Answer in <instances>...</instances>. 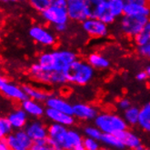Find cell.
Returning a JSON list of instances; mask_svg holds the SVG:
<instances>
[{"mask_svg": "<svg viewBox=\"0 0 150 150\" xmlns=\"http://www.w3.org/2000/svg\"><path fill=\"white\" fill-rule=\"evenodd\" d=\"M76 59L77 55L72 50L57 49L42 53L38 57V62L43 68L47 70L64 72L68 65Z\"/></svg>", "mask_w": 150, "mask_h": 150, "instance_id": "obj_1", "label": "cell"}, {"mask_svg": "<svg viewBox=\"0 0 150 150\" xmlns=\"http://www.w3.org/2000/svg\"><path fill=\"white\" fill-rule=\"evenodd\" d=\"M68 83L85 86L89 83L95 75V68L87 61L76 59L68 65L64 71Z\"/></svg>", "mask_w": 150, "mask_h": 150, "instance_id": "obj_2", "label": "cell"}, {"mask_svg": "<svg viewBox=\"0 0 150 150\" xmlns=\"http://www.w3.org/2000/svg\"><path fill=\"white\" fill-rule=\"evenodd\" d=\"M95 125L103 133L117 135L121 131L128 127L127 123L119 115L112 112H102L94 120Z\"/></svg>", "mask_w": 150, "mask_h": 150, "instance_id": "obj_3", "label": "cell"}, {"mask_svg": "<svg viewBox=\"0 0 150 150\" xmlns=\"http://www.w3.org/2000/svg\"><path fill=\"white\" fill-rule=\"evenodd\" d=\"M29 72L31 76L39 83L53 85V86H60L67 83V79L64 72L59 71H50L43 68L38 62L34 63L30 68Z\"/></svg>", "mask_w": 150, "mask_h": 150, "instance_id": "obj_4", "label": "cell"}, {"mask_svg": "<svg viewBox=\"0 0 150 150\" xmlns=\"http://www.w3.org/2000/svg\"><path fill=\"white\" fill-rule=\"evenodd\" d=\"M148 20L149 17L144 16L124 15L120 17L119 28L125 36L135 38L143 30Z\"/></svg>", "mask_w": 150, "mask_h": 150, "instance_id": "obj_5", "label": "cell"}, {"mask_svg": "<svg viewBox=\"0 0 150 150\" xmlns=\"http://www.w3.org/2000/svg\"><path fill=\"white\" fill-rule=\"evenodd\" d=\"M47 130V137L53 150H70L67 127L58 124V123H52L48 126Z\"/></svg>", "mask_w": 150, "mask_h": 150, "instance_id": "obj_6", "label": "cell"}, {"mask_svg": "<svg viewBox=\"0 0 150 150\" xmlns=\"http://www.w3.org/2000/svg\"><path fill=\"white\" fill-rule=\"evenodd\" d=\"M81 26L85 33L94 38H105L108 35V25L98 17H87L81 23Z\"/></svg>", "mask_w": 150, "mask_h": 150, "instance_id": "obj_7", "label": "cell"}, {"mask_svg": "<svg viewBox=\"0 0 150 150\" xmlns=\"http://www.w3.org/2000/svg\"><path fill=\"white\" fill-rule=\"evenodd\" d=\"M0 90H1L5 98L11 100L22 102L25 99L28 98L23 86L21 87L10 82L8 79H6L4 76L0 78Z\"/></svg>", "mask_w": 150, "mask_h": 150, "instance_id": "obj_8", "label": "cell"}, {"mask_svg": "<svg viewBox=\"0 0 150 150\" xmlns=\"http://www.w3.org/2000/svg\"><path fill=\"white\" fill-rule=\"evenodd\" d=\"M42 18L50 25L67 24L69 20L67 7L50 5L46 10L41 13Z\"/></svg>", "mask_w": 150, "mask_h": 150, "instance_id": "obj_9", "label": "cell"}, {"mask_svg": "<svg viewBox=\"0 0 150 150\" xmlns=\"http://www.w3.org/2000/svg\"><path fill=\"white\" fill-rule=\"evenodd\" d=\"M28 34L30 38L38 44L45 47H51L55 45L57 38L55 35L45 26L39 25H33L30 28Z\"/></svg>", "mask_w": 150, "mask_h": 150, "instance_id": "obj_10", "label": "cell"}, {"mask_svg": "<svg viewBox=\"0 0 150 150\" xmlns=\"http://www.w3.org/2000/svg\"><path fill=\"white\" fill-rule=\"evenodd\" d=\"M67 10L69 19L82 23L87 18L85 0H67Z\"/></svg>", "mask_w": 150, "mask_h": 150, "instance_id": "obj_11", "label": "cell"}, {"mask_svg": "<svg viewBox=\"0 0 150 150\" xmlns=\"http://www.w3.org/2000/svg\"><path fill=\"white\" fill-rule=\"evenodd\" d=\"M98 114V109L91 105L86 103H77L73 105V116L79 120L94 121Z\"/></svg>", "mask_w": 150, "mask_h": 150, "instance_id": "obj_12", "label": "cell"}, {"mask_svg": "<svg viewBox=\"0 0 150 150\" xmlns=\"http://www.w3.org/2000/svg\"><path fill=\"white\" fill-rule=\"evenodd\" d=\"M45 116L52 123H58V124L64 125L67 127L74 125L76 118L73 115H70L57 109H53L50 108H47Z\"/></svg>", "mask_w": 150, "mask_h": 150, "instance_id": "obj_13", "label": "cell"}, {"mask_svg": "<svg viewBox=\"0 0 150 150\" xmlns=\"http://www.w3.org/2000/svg\"><path fill=\"white\" fill-rule=\"evenodd\" d=\"M137 54L146 59H150V31L143 28L135 38Z\"/></svg>", "mask_w": 150, "mask_h": 150, "instance_id": "obj_14", "label": "cell"}, {"mask_svg": "<svg viewBox=\"0 0 150 150\" xmlns=\"http://www.w3.org/2000/svg\"><path fill=\"white\" fill-rule=\"evenodd\" d=\"M28 136L32 138L33 141H38L41 139H45L48 137L47 127L43 124L41 121L33 120L28 122L25 127L24 128Z\"/></svg>", "mask_w": 150, "mask_h": 150, "instance_id": "obj_15", "label": "cell"}, {"mask_svg": "<svg viewBox=\"0 0 150 150\" xmlns=\"http://www.w3.org/2000/svg\"><path fill=\"white\" fill-rule=\"evenodd\" d=\"M117 136L120 137L126 148L136 150H142L144 148L140 137L127 128L121 131L120 133L117 134Z\"/></svg>", "mask_w": 150, "mask_h": 150, "instance_id": "obj_16", "label": "cell"}, {"mask_svg": "<svg viewBox=\"0 0 150 150\" xmlns=\"http://www.w3.org/2000/svg\"><path fill=\"white\" fill-rule=\"evenodd\" d=\"M47 108L57 109L70 115H73V105L70 104L67 100L57 96H49L45 102Z\"/></svg>", "mask_w": 150, "mask_h": 150, "instance_id": "obj_17", "label": "cell"}, {"mask_svg": "<svg viewBox=\"0 0 150 150\" xmlns=\"http://www.w3.org/2000/svg\"><path fill=\"white\" fill-rule=\"evenodd\" d=\"M37 100H34L31 98H26L21 102V108L28 113V116L38 118L43 117L46 113V109L44 108L43 105Z\"/></svg>", "mask_w": 150, "mask_h": 150, "instance_id": "obj_18", "label": "cell"}, {"mask_svg": "<svg viewBox=\"0 0 150 150\" xmlns=\"http://www.w3.org/2000/svg\"><path fill=\"white\" fill-rule=\"evenodd\" d=\"M28 113L22 108H20L12 111L7 116V118L9 119L14 130H19L24 129L28 124Z\"/></svg>", "mask_w": 150, "mask_h": 150, "instance_id": "obj_19", "label": "cell"}, {"mask_svg": "<svg viewBox=\"0 0 150 150\" xmlns=\"http://www.w3.org/2000/svg\"><path fill=\"white\" fill-rule=\"evenodd\" d=\"M125 15L130 16H150V6L147 5H138V4H132L126 3L125 6Z\"/></svg>", "mask_w": 150, "mask_h": 150, "instance_id": "obj_20", "label": "cell"}, {"mask_svg": "<svg viewBox=\"0 0 150 150\" xmlns=\"http://www.w3.org/2000/svg\"><path fill=\"white\" fill-rule=\"evenodd\" d=\"M87 62L89 63L95 69L104 70L108 69L110 67V61L105 56L99 54V53H91L87 57Z\"/></svg>", "mask_w": 150, "mask_h": 150, "instance_id": "obj_21", "label": "cell"}, {"mask_svg": "<svg viewBox=\"0 0 150 150\" xmlns=\"http://www.w3.org/2000/svg\"><path fill=\"white\" fill-rule=\"evenodd\" d=\"M137 126L144 132L150 133V102H147L140 108Z\"/></svg>", "mask_w": 150, "mask_h": 150, "instance_id": "obj_22", "label": "cell"}, {"mask_svg": "<svg viewBox=\"0 0 150 150\" xmlns=\"http://www.w3.org/2000/svg\"><path fill=\"white\" fill-rule=\"evenodd\" d=\"M96 17L108 25L114 24L117 19V17L110 12L108 5V1H103L100 4L98 9V12H96Z\"/></svg>", "mask_w": 150, "mask_h": 150, "instance_id": "obj_23", "label": "cell"}, {"mask_svg": "<svg viewBox=\"0 0 150 150\" xmlns=\"http://www.w3.org/2000/svg\"><path fill=\"white\" fill-rule=\"evenodd\" d=\"M100 142L105 146L113 149H124L126 148L124 144L121 141L120 137L116 134H105L103 133Z\"/></svg>", "mask_w": 150, "mask_h": 150, "instance_id": "obj_24", "label": "cell"}, {"mask_svg": "<svg viewBox=\"0 0 150 150\" xmlns=\"http://www.w3.org/2000/svg\"><path fill=\"white\" fill-rule=\"evenodd\" d=\"M23 88L25 92L26 93V95H28V98L37 100L38 102H46L49 96V95L47 92L38 89V88H36L35 86H32L29 85L23 86Z\"/></svg>", "mask_w": 150, "mask_h": 150, "instance_id": "obj_25", "label": "cell"}, {"mask_svg": "<svg viewBox=\"0 0 150 150\" xmlns=\"http://www.w3.org/2000/svg\"><path fill=\"white\" fill-rule=\"evenodd\" d=\"M139 112H140V108H138L137 107H133V105H131L129 108L124 111V116H123V117H124V119L126 120L128 126L130 127L137 126L138 118H139Z\"/></svg>", "mask_w": 150, "mask_h": 150, "instance_id": "obj_26", "label": "cell"}, {"mask_svg": "<svg viewBox=\"0 0 150 150\" xmlns=\"http://www.w3.org/2000/svg\"><path fill=\"white\" fill-rule=\"evenodd\" d=\"M126 0H108V5L110 12L117 17L120 18L122 16H124Z\"/></svg>", "mask_w": 150, "mask_h": 150, "instance_id": "obj_27", "label": "cell"}, {"mask_svg": "<svg viewBox=\"0 0 150 150\" xmlns=\"http://www.w3.org/2000/svg\"><path fill=\"white\" fill-rule=\"evenodd\" d=\"M87 17H96V12L103 0H85Z\"/></svg>", "mask_w": 150, "mask_h": 150, "instance_id": "obj_28", "label": "cell"}, {"mask_svg": "<svg viewBox=\"0 0 150 150\" xmlns=\"http://www.w3.org/2000/svg\"><path fill=\"white\" fill-rule=\"evenodd\" d=\"M13 127L9 119L6 117H1L0 118V137L4 138L13 133Z\"/></svg>", "mask_w": 150, "mask_h": 150, "instance_id": "obj_29", "label": "cell"}, {"mask_svg": "<svg viewBox=\"0 0 150 150\" xmlns=\"http://www.w3.org/2000/svg\"><path fill=\"white\" fill-rule=\"evenodd\" d=\"M28 2L32 8L39 13H42L44 10H46L51 5L50 0H28Z\"/></svg>", "mask_w": 150, "mask_h": 150, "instance_id": "obj_30", "label": "cell"}, {"mask_svg": "<svg viewBox=\"0 0 150 150\" xmlns=\"http://www.w3.org/2000/svg\"><path fill=\"white\" fill-rule=\"evenodd\" d=\"M84 133L86 135V137H89L95 139H98L100 141L101 137L103 135V132L96 127L95 126H87L84 128Z\"/></svg>", "mask_w": 150, "mask_h": 150, "instance_id": "obj_31", "label": "cell"}, {"mask_svg": "<svg viewBox=\"0 0 150 150\" xmlns=\"http://www.w3.org/2000/svg\"><path fill=\"white\" fill-rule=\"evenodd\" d=\"M5 139L7 142L8 146H9L10 150H24L21 143L19 142L18 138L16 137V136L15 135L14 132H13L12 134L8 135L7 137H6Z\"/></svg>", "mask_w": 150, "mask_h": 150, "instance_id": "obj_32", "label": "cell"}, {"mask_svg": "<svg viewBox=\"0 0 150 150\" xmlns=\"http://www.w3.org/2000/svg\"><path fill=\"white\" fill-rule=\"evenodd\" d=\"M31 149L32 150H53V147L49 142L48 137H47L45 139L34 141Z\"/></svg>", "mask_w": 150, "mask_h": 150, "instance_id": "obj_33", "label": "cell"}, {"mask_svg": "<svg viewBox=\"0 0 150 150\" xmlns=\"http://www.w3.org/2000/svg\"><path fill=\"white\" fill-rule=\"evenodd\" d=\"M83 145H84L85 150H98L100 148L99 140L89 137H84Z\"/></svg>", "mask_w": 150, "mask_h": 150, "instance_id": "obj_34", "label": "cell"}, {"mask_svg": "<svg viewBox=\"0 0 150 150\" xmlns=\"http://www.w3.org/2000/svg\"><path fill=\"white\" fill-rule=\"evenodd\" d=\"M131 102H130V100L129 99H127V98H122V99H120L119 101H118V103H117V108H118V109L119 110H121V111H125V110H127V108H129L130 107H131Z\"/></svg>", "mask_w": 150, "mask_h": 150, "instance_id": "obj_35", "label": "cell"}, {"mask_svg": "<svg viewBox=\"0 0 150 150\" xmlns=\"http://www.w3.org/2000/svg\"><path fill=\"white\" fill-rule=\"evenodd\" d=\"M136 78H137V80L139 81V82H144L148 78V76H147V74H146V72L145 71V70H143V71H139L137 74Z\"/></svg>", "mask_w": 150, "mask_h": 150, "instance_id": "obj_36", "label": "cell"}, {"mask_svg": "<svg viewBox=\"0 0 150 150\" xmlns=\"http://www.w3.org/2000/svg\"><path fill=\"white\" fill-rule=\"evenodd\" d=\"M54 29L57 33H64L67 29V24H58L54 25Z\"/></svg>", "mask_w": 150, "mask_h": 150, "instance_id": "obj_37", "label": "cell"}, {"mask_svg": "<svg viewBox=\"0 0 150 150\" xmlns=\"http://www.w3.org/2000/svg\"><path fill=\"white\" fill-rule=\"evenodd\" d=\"M50 4H51L52 6L67 7V0H50Z\"/></svg>", "mask_w": 150, "mask_h": 150, "instance_id": "obj_38", "label": "cell"}, {"mask_svg": "<svg viewBox=\"0 0 150 150\" xmlns=\"http://www.w3.org/2000/svg\"><path fill=\"white\" fill-rule=\"evenodd\" d=\"M9 149H10L9 146H8L5 137L1 138V140H0V150H9Z\"/></svg>", "mask_w": 150, "mask_h": 150, "instance_id": "obj_39", "label": "cell"}, {"mask_svg": "<svg viewBox=\"0 0 150 150\" xmlns=\"http://www.w3.org/2000/svg\"><path fill=\"white\" fill-rule=\"evenodd\" d=\"M127 3L138 4V5H147V0H126Z\"/></svg>", "mask_w": 150, "mask_h": 150, "instance_id": "obj_40", "label": "cell"}, {"mask_svg": "<svg viewBox=\"0 0 150 150\" xmlns=\"http://www.w3.org/2000/svg\"><path fill=\"white\" fill-rule=\"evenodd\" d=\"M145 71L146 72V74H147V76H148V78H150V65L147 66V67H146Z\"/></svg>", "mask_w": 150, "mask_h": 150, "instance_id": "obj_41", "label": "cell"}, {"mask_svg": "<svg viewBox=\"0 0 150 150\" xmlns=\"http://www.w3.org/2000/svg\"><path fill=\"white\" fill-rule=\"evenodd\" d=\"M1 1L4 3H7V2H14V1H16V0H1Z\"/></svg>", "mask_w": 150, "mask_h": 150, "instance_id": "obj_42", "label": "cell"}, {"mask_svg": "<svg viewBox=\"0 0 150 150\" xmlns=\"http://www.w3.org/2000/svg\"><path fill=\"white\" fill-rule=\"evenodd\" d=\"M147 3H148V5H150V0H147Z\"/></svg>", "mask_w": 150, "mask_h": 150, "instance_id": "obj_43", "label": "cell"}, {"mask_svg": "<svg viewBox=\"0 0 150 150\" xmlns=\"http://www.w3.org/2000/svg\"><path fill=\"white\" fill-rule=\"evenodd\" d=\"M16 1H22V0H16Z\"/></svg>", "mask_w": 150, "mask_h": 150, "instance_id": "obj_44", "label": "cell"}, {"mask_svg": "<svg viewBox=\"0 0 150 150\" xmlns=\"http://www.w3.org/2000/svg\"><path fill=\"white\" fill-rule=\"evenodd\" d=\"M103 1H108V0H103Z\"/></svg>", "mask_w": 150, "mask_h": 150, "instance_id": "obj_45", "label": "cell"}]
</instances>
